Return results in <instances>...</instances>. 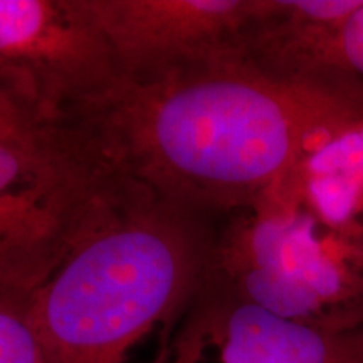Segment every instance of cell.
I'll return each instance as SVG.
<instances>
[{
  "instance_id": "cell-1",
  "label": "cell",
  "mask_w": 363,
  "mask_h": 363,
  "mask_svg": "<svg viewBox=\"0 0 363 363\" xmlns=\"http://www.w3.org/2000/svg\"><path fill=\"white\" fill-rule=\"evenodd\" d=\"M355 111L229 51L116 74L59 128L115 189L211 219L279 192L313 136Z\"/></svg>"
},
{
  "instance_id": "cell-2",
  "label": "cell",
  "mask_w": 363,
  "mask_h": 363,
  "mask_svg": "<svg viewBox=\"0 0 363 363\" xmlns=\"http://www.w3.org/2000/svg\"><path fill=\"white\" fill-rule=\"evenodd\" d=\"M211 219L120 190L34 294L43 363H126L201 286Z\"/></svg>"
},
{
  "instance_id": "cell-3",
  "label": "cell",
  "mask_w": 363,
  "mask_h": 363,
  "mask_svg": "<svg viewBox=\"0 0 363 363\" xmlns=\"http://www.w3.org/2000/svg\"><path fill=\"white\" fill-rule=\"evenodd\" d=\"M203 278L293 323L331 333L363 328V230L318 220L291 182L229 216Z\"/></svg>"
},
{
  "instance_id": "cell-4",
  "label": "cell",
  "mask_w": 363,
  "mask_h": 363,
  "mask_svg": "<svg viewBox=\"0 0 363 363\" xmlns=\"http://www.w3.org/2000/svg\"><path fill=\"white\" fill-rule=\"evenodd\" d=\"M116 192L59 126L0 130V279L38 291Z\"/></svg>"
},
{
  "instance_id": "cell-5",
  "label": "cell",
  "mask_w": 363,
  "mask_h": 363,
  "mask_svg": "<svg viewBox=\"0 0 363 363\" xmlns=\"http://www.w3.org/2000/svg\"><path fill=\"white\" fill-rule=\"evenodd\" d=\"M118 74L79 0H0V91L57 126Z\"/></svg>"
},
{
  "instance_id": "cell-6",
  "label": "cell",
  "mask_w": 363,
  "mask_h": 363,
  "mask_svg": "<svg viewBox=\"0 0 363 363\" xmlns=\"http://www.w3.org/2000/svg\"><path fill=\"white\" fill-rule=\"evenodd\" d=\"M162 331L148 363H363V328L293 323L206 278Z\"/></svg>"
},
{
  "instance_id": "cell-7",
  "label": "cell",
  "mask_w": 363,
  "mask_h": 363,
  "mask_svg": "<svg viewBox=\"0 0 363 363\" xmlns=\"http://www.w3.org/2000/svg\"><path fill=\"white\" fill-rule=\"evenodd\" d=\"M262 0H79L118 74L235 51Z\"/></svg>"
},
{
  "instance_id": "cell-8",
  "label": "cell",
  "mask_w": 363,
  "mask_h": 363,
  "mask_svg": "<svg viewBox=\"0 0 363 363\" xmlns=\"http://www.w3.org/2000/svg\"><path fill=\"white\" fill-rule=\"evenodd\" d=\"M362 4L262 0L240 34L235 52L281 83L347 104L340 98V48L345 26Z\"/></svg>"
},
{
  "instance_id": "cell-9",
  "label": "cell",
  "mask_w": 363,
  "mask_h": 363,
  "mask_svg": "<svg viewBox=\"0 0 363 363\" xmlns=\"http://www.w3.org/2000/svg\"><path fill=\"white\" fill-rule=\"evenodd\" d=\"M291 190L328 227L363 230V111L340 118L313 136L294 170Z\"/></svg>"
},
{
  "instance_id": "cell-10",
  "label": "cell",
  "mask_w": 363,
  "mask_h": 363,
  "mask_svg": "<svg viewBox=\"0 0 363 363\" xmlns=\"http://www.w3.org/2000/svg\"><path fill=\"white\" fill-rule=\"evenodd\" d=\"M34 294L0 279V363H43L34 323Z\"/></svg>"
},
{
  "instance_id": "cell-11",
  "label": "cell",
  "mask_w": 363,
  "mask_h": 363,
  "mask_svg": "<svg viewBox=\"0 0 363 363\" xmlns=\"http://www.w3.org/2000/svg\"><path fill=\"white\" fill-rule=\"evenodd\" d=\"M340 96L363 111V4L345 26L340 48Z\"/></svg>"
},
{
  "instance_id": "cell-12",
  "label": "cell",
  "mask_w": 363,
  "mask_h": 363,
  "mask_svg": "<svg viewBox=\"0 0 363 363\" xmlns=\"http://www.w3.org/2000/svg\"><path fill=\"white\" fill-rule=\"evenodd\" d=\"M22 125H35L22 113L7 94L0 91V130L16 128Z\"/></svg>"
}]
</instances>
